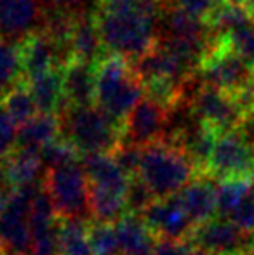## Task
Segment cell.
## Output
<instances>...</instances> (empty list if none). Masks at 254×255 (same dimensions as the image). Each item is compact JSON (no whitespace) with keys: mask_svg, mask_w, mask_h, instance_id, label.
Here are the masks:
<instances>
[{"mask_svg":"<svg viewBox=\"0 0 254 255\" xmlns=\"http://www.w3.org/2000/svg\"><path fill=\"white\" fill-rule=\"evenodd\" d=\"M70 54L71 59L82 61V63L91 64V66H98L105 59L103 57L105 45H103L94 14H78L70 38Z\"/></svg>","mask_w":254,"mask_h":255,"instance_id":"e0dca14e","label":"cell"},{"mask_svg":"<svg viewBox=\"0 0 254 255\" xmlns=\"http://www.w3.org/2000/svg\"><path fill=\"white\" fill-rule=\"evenodd\" d=\"M249 181H251V184H253V188H254V167H253L251 174H249Z\"/></svg>","mask_w":254,"mask_h":255,"instance_id":"ab89813d","label":"cell"},{"mask_svg":"<svg viewBox=\"0 0 254 255\" xmlns=\"http://www.w3.org/2000/svg\"><path fill=\"white\" fill-rule=\"evenodd\" d=\"M178 196L195 226L218 217V182L211 175H197Z\"/></svg>","mask_w":254,"mask_h":255,"instance_id":"2e32d148","label":"cell"},{"mask_svg":"<svg viewBox=\"0 0 254 255\" xmlns=\"http://www.w3.org/2000/svg\"><path fill=\"white\" fill-rule=\"evenodd\" d=\"M244 255H254V238H253L251 245L248 247V250H246V252H244Z\"/></svg>","mask_w":254,"mask_h":255,"instance_id":"74e56055","label":"cell"},{"mask_svg":"<svg viewBox=\"0 0 254 255\" xmlns=\"http://www.w3.org/2000/svg\"><path fill=\"white\" fill-rule=\"evenodd\" d=\"M45 0H0V38L23 42L40 30Z\"/></svg>","mask_w":254,"mask_h":255,"instance_id":"4fadbf2b","label":"cell"},{"mask_svg":"<svg viewBox=\"0 0 254 255\" xmlns=\"http://www.w3.org/2000/svg\"><path fill=\"white\" fill-rule=\"evenodd\" d=\"M253 189L249 179H227L218 181V217L230 219Z\"/></svg>","mask_w":254,"mask_h":255,"instance_id":"484cf974","label":"cell"},{"mask_svg":"<svg viewBox=\"0 0 254 255\" xmlns=\"http://www.w3.org/2000/svg\"><path fill=\"white\" fill-rule=\"evenodd\" d=\"M195 163L187 153L171 142L160 141L143 148L138 175L155 200L176 196L197 177Z\"/></svg>","mask_w":254,"mask_h":255,"instance_id":"7a4b0ae2","label":"cell"},{"mask_svg":"<svg viewBox=\"0 0 254 255\" xmlns=\"http://www.w3.org/2000/svg\"><path fill=\"white\" fill-rule=\"evenodd\" d=\"M38 153H40V160L44 163L45 170L63 167V165L68 163H75V161H80L82 158V154L75 149V146L71 142H68L64 137H58L56 141L49 142Z\"/></svg>","mask_w":254,"mask_h":255,"instance_id":"f1b7e54d","label":"cell"},{"mask_svg":"<svg viewBox=\"0 0 254 255\" xmlns=\"http://www.w3.org/2000/svg\"><path fill=\"white\" fill-rule=\"evenodd\" d=\"M188 108L200 124L209 127L218 135L241 130L251 117L237 96L206 85L193 92Z\"/></svg>","mask_w":254,"mask_h":255,"instance_id":"8992f818","label":"cell"},{"mask_svg":"<svg viewBox=\"0 0 254 255\" xmlns=\"http://www.w3.org/2000/svg\"><path fill=\"white\" fill-rule=\"evenodd\" d=\"M0 255H5V254H3V252H2V249H0Z\"/></svg>","mask_w":254,"mask_h":255,"instance_id":"60d3db41","label":"cell"},{"mask_svg":"<svg viewBox=\"0 0 254 255\" xmlns=\"http://www.w3.org/2000/svg\"><path fill=\"white\" fill-rule=\"evenodd\" d=\"M246 125H248L249 128H246L244 132L249 135V139H251V141L254 142V113L251 115V117H249V120L246 122ZM242 128H244V127H242Z\"/></svg>","mask_w":254,"mask_h":255,"instance_id":"d590c367","label":"cell"},{"mask_svg":"<svg viewBox=\"0 0 254 255\" xmlns=\"http://www.w3.org/2000/svg\"><path fill=\"white\" fill-rule=\"evenodd\" d=\"M87 0H45V3H49V7H56V9L70 10V12L80 14L84 10H80L84 7V3Z\"/></svg>","mask_w":254,"mask_h":255,"instance_id":"e575fe53","label":"cell"},{"mask_svg":"<svg viewBox=\"0 0 254 255\" xmlns=\"http://www.w3.org/2000/svg\"><path fill=\"white\" fill-rule=\"evenodd\" d=\"M235 54L242 57L246 63L254 66V21L242 26L241 30L234 31L228 37L221 38Z\"/></svg>","mask_w":254,"mask_h":255,"instance_id":"f546056e","label":"cell"},{"mask_svg":"<svg viewBox=\"0 0 254 255\" xmlns=\"http://www.w3.org/2000/svg\"><path fill=\"white\" fill-rule=\"evenodd\" d=\"M223 2H227V0H162V5L164 9L176 7V9L185 10V12L193 17L207 21L213 16L216 7L221 5Z\"/></svg>","mask_w":254,"mask_h":255,"instance_id":"4dcf8cb0","label":"cell"},{"mask_svg":"<svg viewBox=\"0 0 254 255\" xmlns=\"http://www.w3.org/2000/svg\"><path fill=\"white\" fill-rule=\"evenodd\" d=\"M253 238L254 236L242 233L228 219L214 217L195 226L187 242L211 255H242L251 245Z\"/></svg>","mask_w":254,"mask_h":255,"instance_id":"8fae6325","label":"cell"},{"mask_svg":"<svg viewBox=\"0 0 254 255\" xmlns=\"http://www.w3.org/2000/svg\"><path fill=\"white\" fill-rule=\"evenodd\" d=\"M228 221L234 222L242 233L254 236V188L249 191V195L239 205V208L232 214Z\"/></svg>","mask_w":254,"mask_h":255,"instance_id":"d6a6232c","label":"cell"},{"mask_svg":"<svg viewBox=\"0 0 254 255\" xmlns=\"http://www.w3.org/2000/svg\"><path fill=\"white\" fill-rule=\"evenodd\" d=\"M61 137L84 154H113L122 144L124 127L105 115L98 106H66L58 115Z\"/></svg>","mask_w":254,"mask_h":255,"instance_id":"3957f363","label":"cell"},{"mask_svg":"<svg viewBox=\"0 0 254 255\" xmlns=\"http://www.w3.org/2000/svg\"><path fill=\"white\" fill-rule=\"evenodd\" d=\"M42 188L44 181L16 189L0 212V249L5 255H31L30 210Z\"/></svg>","mask_w":254,"mask_h":255,"instance_id":"52a82bcc","label":"cell"},{"mask_svg":"<svg viewBox=\"0 0 254 255\" xmlns=\"http://www.w3.org/2000/svg\"><path fill=\"white\" fill-rule=\"evenodd\" d=\"M42 170L44 163L40 160V153L21 148L14 149L0 165V172L14 191L42 182L44 181V177L40 179Z\"/></svg>","mask_w":254,"mask_h":255,"instance_id":"ffe728a7","label":"cell"},{"mask_svg":"<svg viewBox=\"0 0 254 255\" xmlns=\"http://www.w3.org/2000/svg\"><path fill=\"white\" fill-rule=\"evenodd\" d=\"M59 255H92L89 242V221L61 219L59 228Z\"/></svg>","mask_w":254,"mask_h":255,"instance_id":"d4e9b609","label":"cell"},{"mask_svg":"<svg viewBox=\"0 0 254 255\" xmlns=\"http://www.w3.org/2000/svg\"><path fill=\"white\" fill-rule=\"evenodd\" d=\"M89 242H91L92 255H120L115 224L91 221L89 222Z\"/></svg>","mask_w":254,"mask_h":255,"instance_id":"83f0119b","label":"cell"},{"mask_svg":"<svg viewBox=\"0 0 254 255\" xmlns=\"http://www.w3.org/2000/svg\"><path fill=\"white\" fill-rule=\"evenodd\" d=\"M242 255H244V254H242Z\"/></svg>","mask_w":254,"mask_h":255,"instance_id":"b9f144b4","label":"cell"},{"mask_svg":"<svg viewBox=\"0 0 254 255\" xmlns=\"http://www.w3.org/2000/svg\"><path fill=\"white\" fill-rule=\"evenodd\" d=\"M2 104H3V110L7 111V115L17 124V127L24 125L26 122H30L31 118L38 115L37 104H35L30 91H28V87L24 85V82L9 92V94L3 98Z\"/></svg>","mask_w":254,"mask_h":255,"instance_id":"4316f807","label":"cell"},{"mask_svg":"<svg viewBox=\"0 0 254 255\" xmlns=\"http://www.w3.org/2000/svg\"><path fill=\"white\" fill-rule=\"evenodd\" d=\"M17 124L7 115L3 106L0 108V165L16 149L17 142Z\"/></svg>","mask_w":254,"mask_h":255,"instance_id":"1f68e13d","label":"cell"},{"mask_svg":"<svg viewBox=\"0 0 254 255\" xmlns=\"http://www.w3.org/2000/svg\"><path fill=\"white\" fill-rule=\"evenodd\" d=\"M246 5H248L249 14H251V16H253V19H254V0H248V2H246Z\"/></svg>","mask_w":254,"mask_h":255,"instance_id":"8d00e7d4","label":"cell"},{"mask_svg":"<svg viewBox=\"0 0 254 255\" xmlns=\"http://www.w3.org/2000/svg\"><path fill=\"white\" fill-rule=\"evenodd\" d=\"M254 167V142L244 128L218 135L206 174L216 181L249 179Z\"/></svg>","mask_w":254,"mask_h":255,"instance_id":"9c48e42d","label":"cell"},{"mask_svg":"<svg viewBox=\"0 0 254 255\" xmlns=\"http://www.w3.org/2000/svg\"><path fill=\"white\" fill-rule=\"evenodd\" d=\"M188 249L187 242H169V240H160L157 243L152 255H185Z\"/></svg>","mask_w":254,"mask_h":255,"instance_id":"836d02e7","label":"cell"},{"mask_svg":"<svg viewBox=\"0 0 254 255\" xmlns=\"http://www.w3.org/2000/svg\"><path fill=\"white\" fill-rule=\"evenodd\" d=\"M197 75L206 87L239 96L251 89L253 66L220 38L216 47L202 61Z\"/></svg>","mask_w":254,"mask_h":255,"instance_id":"ba28073f","label":"cell"},{"mask_svg":"<svg viewBox=\"0 0 254 255\" xmlns=\"http://www.w3.org/2000/svg\"><path fill=\"white\" fill-rule=\"evenodd\" d=\"M44 189L47 191L56 215L59 219H63V221H68V219L87 221L91 217L89 181L84 167H82V161L45 170Z\"/></svg>","mask_w":254,"mask_h":255,"instance_id":"5b68a950","label":"cell"},{"mask_svg":"<svg viewBox=\"0 0 254 255\" xmlns=\"http://www.w3.org/2000/svg\"><path fill=\"white\" fill-rule=\"evenodd\" d=\"M80 161L87 175L89 191L127 198V189L132 177L122 170L112 154H84Z\"/></svg>","mask_w":254,"mask_h":255,"instance_id":"5bb4252c","label":"cell"},{"mask_svg":"<svg viewBox=\"0 0 254 255\" xmlns=\"http://www.w3.org/2000/svg\"><path fill=\"white\" fill-rule=\"evenodd\" d=\"M19 49L24 78L45 73L54 68H63L68 61H71L70 54L64 52L49 35L40 30L19 42Z\"/></svg>","mask_w":254,"mask_h":255,"instance_id":"9a60e30c","label":"cell"},{"mask_svg":"<svg viewBox=\"0 0 254 255\" xmlns=\"http://www.w3.org/2000/svg\"><path fill=\"white\" fill-rule=\"evenodd\" d=\"M120 255H152L160 242L145 224L141 215L127 214L115 224Z\"/></svg>","mask_w":254,"mask_h":255,"instance_id":"44dd1931","label":"cell"},{"mask_svg":"<svg viewBox=\"0 0 254 255\" xmlns=\"http://www.w3.org/2000/svg\"><path fill=\"white\" fill-rule=\"evenodd\" d=\"M162 0H99L96 24L105 51L126 61H138L159 42Z\"/></svg>","mask_w":254,"mask_h":255,"instance_id":"6da1fadb","label":"cell"},{"mask_svg":"<svg viewBox=\"0 0 254 255\" xmlns=\"http://www.w3.org/2000/svg\"><path fill=\"white\" fill-rule=\"evenodd\" d=\"M251 92L254 96V66H253V77H251Z\"/></svg>","mask_w":254,"mask_h":255,"instance_id":"f35d334b","label":"cell"},{"mask_svg":"<svg viewBox=\"0 0 254 255\" xmlns=\"http://www.w3.org/2000/svg\"><path fill=\"white\" fill-rule=\"evenodd\" d=\"M61 137V122L58 115L38 113L17 128L16 148L40 151L49 142Z\"/></svg>","mask_w":254,"mask_h":255,"instance_id":"7402d4cb","label":"cell"},{"mask_svg":"<svg viewBox=\"0 0 254 255\" xmlns=\"http://www.w3.org/2000/svg\"><path fill=\"white\" fill-rule=\"evenodd\" d=\"M141 217L159 240L187 242L195 228L178 195L155 200L143 212Z\"/></svg>","mask_w":254,"mask_h":255,"instance_id":"7c38bea8","label":"cell"},{"mask_svg":"<svg viewBox=\"0 0 254 255\" xmlns=\"http://www.w3.org/2000/svg\"><path fill=\"white\" fill-rule=\"evenodd\" d=\"M169 117L171 110L145 96L131 111L124 124L122 142L138 146V148H146L150 144L164 141Z\"/></svg>","mask_w":254,"mask_h":255,"instance_id":"30bf717a","label":"cell"},{"mask_svg":"<svg viewBox=\"0 0 254 255\" xmlns=\"http://www.w3.org/2000/svg\"><path fill=\"white\" fill-rule=\"evenodd\" d=\"M64 101L71 106H91L96 99V66L71 59L63 66Z\"/></svg>","mask_w":254,"mask_h":255,"instance_id":"ac0fdd59","label":"cell"},{"mask_svg":"<svg viewBox=\"0 0 254 255\" xmlns=\"http://www.w3.org/2000/svg\"><path fill=\"white\" fill-rule=\"evenodd\" d=\"M145 98V85L119 56H108L96 66V106L124 127L131 111Z\"/></svg>","mask_w":254,"mask_h":255,"instance_id":"277c9868","label":"cell"},{"mask_svg":"<svg viewBox=\"0 0 254 255\" xmlns=\"http://www.w3.org/2000/svg\"><path fill=\"white\" fill-rule=\"evenodd\" d=\"M24 85L37 104L38 113L59 115L66 106L63 91V68H54L45 73L24 78Z\"/></svg>","mask_w":254,"mask_h":255,"instance_id":"d6986e66","label":"cell"},{"mask_svg":"<svg viewBox=\"0 0 254 255\" xmlns=\"http://www.w3.org/2000/svg\"><path fill=\"white\" fill-rule=\"evenodd\" d=\"M251 21L254 19L249 14V9L246 3L227 0V2H223L221 5L216 7V10L207 19V23H209L211 30H213V33L218 38H225L234 33V31L241 30L242 26L249 24Z\"/></svg>","mask_w":254,"mask_h":255,"instance_id":"603a6c76","label":"cell"},{"mask_svg":"<svg viewBox=\"0 0 254 255\" xmlns=\"http://www.w3.org/2000/svg\"><path fill=\"white\" fill-rule=\"evenodd\" d=\"M23 82L24 71L19 44L0 38V101Z\"/></svg>","mask_w":254,"mask_h":255,"instance_id":"cb8c5ba5","label":"cell"}]
</instances>
